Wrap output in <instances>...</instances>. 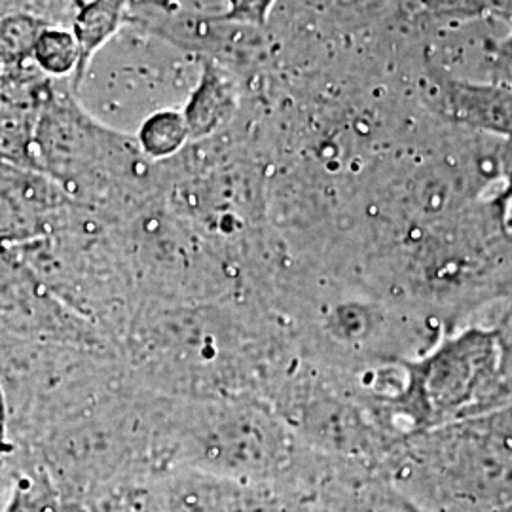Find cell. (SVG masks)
<instances>
[{
	"mask_svg": "<svg viewBox=\"0 0 512 512\" xmlns=\"http://www.w3.org/2000/svg\"><path fill=\"white\" fill-rule=\"evenodd\" d=\"M124 14L126 6L118 4L116 0H88L80 6L73 27V35L80 50L78 69L74 73L76 86L82 82L93 55L116 33Z\"/></svg>",
	"mask_w": 512,
	"mask_h": 512,
	"instance_id": "5",
	"label": "cell"
},
{
	"mask_svg": "<svg viewBox=\"0 0 512 512\" xmlns=\"http://www.w3.org/2000/svg\"><path fill=\"white\" fill-rule=\"evenodd\" d=\"M499 332L467 330L408 368L404 401L425 427H446L497 410Z\"/></svg>",
	"mask_w": 512,
	"mask_h": 512,
	"instance_id": "1",
	"label": "cell"
},
{
	"mask_svg": "<svg viewBox=\"0 0 512 512\" xmlns=\"http://www.w3.org/2000/svg\"><path fill=\"white\" fill-rule=\"evenodd\" d=\"M116 2H118V4H122V6H126V8H128L129 2H131V0H116Z\"/></svg>",
	"mask_w": 512,
	"mask_h": 512,
	"instance_id": "12",
	"label": "cell"
},
{
	"mask_svg": "<svg viewBox=\"0 0 512 512\" xmlns=\"http://www.w3.org/2000/svg\"><path fill=\"white\" fill-rule=\"evenodd\" d=\"M429 93L440 114L471 128L512 135V90L497 84H473L435 69Z\"/></svg>",
	"mask_w": 512,
	"mask_h": 512,
	"instance_id": "2",
	"label": "cell"
},
{
	"mask_svg": "<svg viewBox=\"0 0 512 512\" xmlns=\"http://www.w3.org/2000/svg\"><path fill=\"white\" fill-rule=\"evenodd\" d=\"M236 107L238 90L232 76L213 61H205L200 80L183 110L190 137L200 139L211 135L232 118Z\"/></svg>",
	"mask_w": 512,
	"mask_h": 512,
	"instance_id": "3",
	"label": "cell"
},
{
	"mask_svg": "<svg viewBox=\"0 0 512 512\" xmlns=\"http://www.w3.org/2000/svg\"><path fill=\"white\" fill-rule=\"evenodd\" d=\"M169 512H241V484L203 475L183 473L164 480Z\"/></svg>",
	"mask_w": 512,
	"mask_h": 512,
	"instance_id": "4",
	"label": "cell"
},
{
	"mask_svg": "<svg viewBox=\"0 0 512 512\" xmlns=\"http://www.w3.org/2000/svg\"><path fill=\"white\" fill-rule=\"evenodd\" d=\"M488 59L494 73V84L512 90V21L509 37L488 46Z\"/></svg>",
	"mask_w": 512,
	"mask_h": 512,
	"instance_id": "11",
	"label": "cell"
},
{
	"mask_svg": "<svg viewBox=\"0 0 512 512\" xmlns=\"http://www.w3.org/2000/svg\"><path fill=\"white\" fill-rule=\"evenodd\" d=\"M88 512H169L164 480L137 478L118 484L86 505Z\"/></svg>",
	"mask_w": 512,
	"mask_h": 512,
	"instance_id": "7",
	"label": "cell"
},
{
	"mask_svg": "<svg viewBox=\"0 0 512 512\" xmlns=\"http://www.w3.org/2000/svg\"><path fill=\"white\" fill-rule=\"evenodd\" d=\"M44 27L46 23L31 14L12 12L0 18V76L18 73L27 61H33Z\"/></svg>",
	"mask_w": 512,
	"mask_h": 512,
	"instance_id": "6",
	"label": "cell"
},
{
	"mask_svg": "<svg viewBox=\"0 0 512 512\" xmlns=\"http://www.w3.org/2000/svg\"><path fill=\"white\" fill-rule=\"evenodd\" d=\"M139 145L152 158H167L184 147L190 131L183 110H156L139 128Z\"/></svg>",
	"mask_w": 512,
	"mask_h": 512,
	"instance_id": "8",
	"label": "cell"
},
{
	"mask_svg": "<svg viewBox=\"0 0 512 512\" xmlns=\"http://www.w3.org/2000/svg\"><path fill=\"white\" fill-rule=\"evenodd\" d=\"M33 61L42 73L52 76H67L76 73L80 50L73 31L46 25L38 35Z\"/></svg>",
	"mask_w": 512,
	"mask_h": 512,
	"instance_id": "9",
	"label": "cell"
},
{
	"mask_svg": "<svg viewBox=\"0 0 512 512\" xmlns=\"http://www.w3.org/2000/svg\"><path fill=\"white\" fill-rule=\"evenodd\" d=\"M226 4H228L226 12L211 18V21L262 27L270 18L275 0H226Z\"/></svg>",
	"mask_w": 512,
	"mask_h": 512,
	"instance_id": "10",
	"label": "cell"
}]
</instances>
